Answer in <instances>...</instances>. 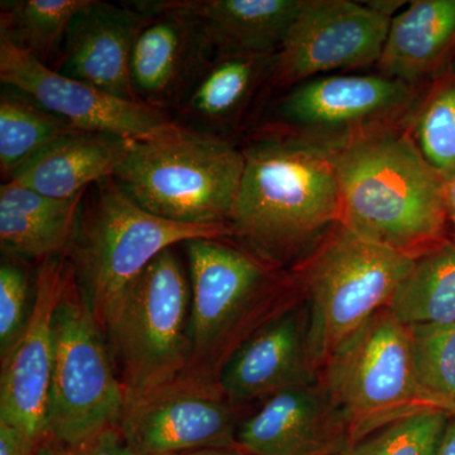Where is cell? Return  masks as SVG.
Instances as JSON below:
<instances>
[{
    "mask_svg": "<svg viewBox=\"0 0 455 455\" xmlns=\"http://www.w3.org/2000/svg\"><path fill=\"white\" fill-rule=\"evenodd\" d=\"M241 148L243 179L228 224L232 239L293 272L340 223L333 149L274 127Z\"/></svg>",
    "mask_w": 455,
    "mask_h": 455,
    "instance_id": "cell-1",
    "label": "cell"
},
{
    "mask_svg": "<svg viewBox=\"0 0 455 455\" xmlns=\"http://www.w3.org/2000/svg\"><path fill=\"white\" fill-rule=\"evenodd\" d=\"M333 156L340 224L414 259L445 241L447 182L406 131L391 128L359 137L334 148Z\"/></svg>",
    "mask_w": 455,
    "mask_h": 455,
    "instance_id": "cell-2",
    "label": "cell"
},
{
    "mask_svg": "<svg viewBox=\"0 0 455 455\" xmlns=\"http://www.w3.org/2000/svg\"><path fill=\"white\" fill-rule=\"evenodd\" d=\"M182 245L191 286L187 372L218 381L239 347L304 293L293 272L235 239H194Z\"/></svg>",
    "mask_w": 455,
    "mask_h": 455,
    "instance_id": "cell-3",
    "label": "cell"
},
{
    "mask_svg": "<svg viewBox=\"0 0 455 455\" xmlns=\"http://www.w3.org/2000/svg\"><path fill=\"white\" fill-rule=\"evenodd\" d=\"M227 236L232 238L229 227L188 226L149 214L108 178L84 196L65 256L107 334L125 295L158 254L194 239Z\"/></svg>",
    "mask_w": 455,
    "mask_h": 455,
    "instance_id": "cell-4",
    "label": "cell"
},
{
    "mask_svg": "<svg viewBox=\"0 0 455 455\" xmlns=\"http://www.w3.org/2000/svg\"><path fill=\"white\" fill-rule=\"evenodd\" d=\"M244 172L241 147L176 127L130 148L114 172L140 208L173 223L229 227Z\"/></svg>",
    "mask_w": 455,
    "mask_h": 455,
    "instance_id": "cell-5",
    "label": "cell"
},
{
    "mask_svg": "<svg viewBox=\"0 0 455 455\" xmlns=\"http://www.w3.org/2000/svg\"><path fill=\"white\" fill-rule=\"evenodd\" d=\"M414 260L339 223L293 271L309 309L310 352L319 372L350 335L388 307Z\"/></svg>",
    "mask_w": 455,
    "mask_h": 455,
    "instance_id": "cell-6",
    "label": "cell"
},
{
    "mask_svg": "<svg viewBox=\"0 0 455 455\" xmlns=\"http://www.w3.org/2000/svg\"><path fill=\"white\" fill-rule=\"evenodd\" d=\"M191 286L176 247L167 248L125 295L107 339L125 400L157 390L190 363Z\"/></svg>",
    "mask_w": 455,
    "mask_h": 455,
    "instance_id": "cell-7",
    "label": "cell"
},
{
    "mask_svg": "<svg viewBox=\"0 0 455 455\" xmlns=\"http://www.w3.org/2000/svg\"><path fill=\"white\" fill-rule=\"evenodd\" d=\"M124 405V387L107 335L70 263L55 315V353L44 440L77 442L119 425Z\"/></svg>",
    "mask_w": 455,
    "mask_h": 455,
    "instance_id": "cell-8",
    "label": "cell"
},
{
    "mask_svg": "<svg viewBox=\"0 0 455 455\" xmlns=\"http://www.w3.org/2000/svg\"><path fill=\"white\" fill-rule=\"evenodd\" d=\"M319 382L348 427L349 445L386 425L433 409L416 386L409 328L388 307L335 350Z\"/></svg>",
    "mask_w": 455,
    "mask_h": 455,
    "instance_id": "cell-9",
    "label": "cell"
},
{
    "mask_svg": "<svg viewBox=\"0 0 455 455\" xmlns=\"http://www.w3.org/2000/svg\"><path fill=\"white\" fill-rule=\"evenodd\" d=\"M416 86L385 75H331L290 89L269 127L334 149L391 130L418 103Z\"/></svg>",
    "mask_w": 455,
    "mask_h": 455,
    "instance_id": "cell-10",
    "label": "cell"
},
{
    "mask_svg": "<svg viewBox=\"0 0 455 455\" xmlns=\"http://www.w3.org/2000/svg\"><path fill=\"white\" fill-rule=\"evenodd\" d=\"M392 4L305 0L275 56L269 86L291 89L319 75L379 64Z\"/></svg>",
    "mask_w": 455,
    "mask_h": 455,
    "instance_id": "cell-11",
    "label": "cell"
},
{
    "mask_svg": "<svg viewBox=\"0 0 455 455\" xmlns=\"http://www.w3.org/2000/svg\"><path fill=\"white\" fill-rule=\"evenodd\" d=\"M239 410L217 379L182 373L143 396L125 400L119 427L140 455L236 448Z\"/></svg>",
    "mask_w": 455,
    "mask_h": 455,
    "instance_id": "cell-12",
    "label": "cell"
},
{
    "mask_svg": "<svg viewBox=\"0 0 455 455\" xmlns=\"http://www.w3.org/2000/svg\"><path fill=\"white\" fill-rule=\"evenodd\" d=\"M0 82L31 95L75 130L122 139H154L178 127L170 114L113 97L89 84L57 73L28 51L0 36Z\"/></svg>",
    "mask_w": 455,
    "mask_h": 455,
    "instance_id": "cell-13",
    "label": "cell"
},
{
    "mask_svg": "<svg viewBox=\"0 0 455 455\" xmlns=\"http://www.w3.org/2000/svg\"><path fill=\"white\" fill-rule=\"evenodd\" d=\"M68 266L65 254L38 263L28 324L13 348L0 358V420L17 427L36 447L46 438L55 315Z\"/></svg>",
    "mask_w": 455,
    "mask_h": 455,
    "instance_id": "cell-14",
    "label": "cell"
},
{
    "mask_svg": "<svg viewBox=\"0 0 455 455\" xmlns=\"http://www.w3.org/2000/svg\"><path fill=\"white\" fill-rule=\"evenodd\" d=\"M317 381L319 368L310 352L305 298L244 341L218 379L224 396L239 411L277 392Z\"/></svg>",
    "mask_w": 455,
    "mask_h": 455,
    "instance_id": "cell-15",
    "label": "cell"
},
{
    "mask_svg": "<svg viewBox=\"0 0 455 455\" xmlns=\"http://www.w3.org/2000/svg\"><path fill=\"white\" fill-rule=\"evenodd\" d=\"M140 12L145 17L131 57L134 94L147 107L176 112L217 52L187 14L170 9Z\"/></svg>",
    "mask_w": 455,
    "mask_h": 455,
    "instance_id": "cell-16",
    "label": "cell"
},
{
    "mask_svg": "<svg viewBox=\"0 0 455 455\" xmlns=\"http://www.w3.org/2000/svg\"><path fill=\"white\" fill-rule=\"evenodd\" d=\"M236 444L250 455H340L349 447V434L317 381L262 401L239 423Z\"/></svg>",
    "mask_w": 455,
    "mask_h": 455,
    "instance_id": "cell-17",
    "label": "cell"
},
{
    "mask_svg": "<svg viewBox=\"0 0 455 455\" xmlns=\"http://www.w3.org/2000/svg\"><path fill=\"white\" fill-rule=\"evenodd\" d=\"M143 13L127 2L88 0L73 18L53 64L57 73L140 103L131 76L134 38Z\"/></svg>",
    "mask_w": 455,
    "mask_h": 455,
    "instance_id": "cell-18",
    "label": "cell"
},
{
    "mask_svg": "<svg viewBox=\"0 0 455 455\" xmlns=\"http://www.w3.org/2000/svg\"><path fill=\"white\" fill-rule=\"evenodd\" d=\"M132 7L170 9L193 18L215 52L277 53L305 0H137Z\"/></svg>",
    "mask_w": 455,
    "mask_h": 455,
    "instance_id": "cell-19",
    "label": "cell"
},
{
    "mask_svg": "<svg viewBox=\"0 0 455 455\" xmlns=\"http://www.w3.org/2000/svg\"><path fill=\"white\" fill-rule=\"evenodd\" d=\"M275 56L217 52L175 112L185 130L227 139L242 121L257 92L269 85Z\"/></svg>",
    "mask_w": 455,
    "mask_h": 455,
    "instance_id": "cell-20",
    "label": "cell"
},
{
    "mask_svg": "<svg viewBox=\"0 0 455 455\" xmlns=\"http://www.w3.org/2000/svg\"><path fill=\"white\" fill-rule=\"evenodd\" d=\"M130 142L114 134L74 130L33 156L9 181L53 199H73L113 178Z\"/></svg>",
    "mask_w": 455,
    "mask_h": 455,
    "instance_id": "cell-21",
    "label": "cell"
},
{
    "mask_svg": "<svg viewBox=\"0 0 455 455\" xmlns=\"http://www.w3.org/2000/svg\"><path fill=\"white\" fill-rule=\"evenodd\" d=\"M86 193L53 199L14 181L0 187V245L5 256L38 263L68 252Z\"/></svg>",
    "mask_w": 455,
    "mask_h": 455,
    "instance_id": "cell-22",
    "label": "cell"
},
{
    "mask_svg": "<svg viewBox=\"0 0 455 455\" xmlns=\"http://www.w3.org/2000/svg\"><path fill=\"white\" fill-rule=\"evenodd\" d=\"M455 44V0H418L392 17L379 74L416 86L439 70Z\"/></svg>",
    "mask_w": 455,
    "mask_h": 455,
    "instance_id": "cell-23",
    "label": "cell"
},
{
    "mask_svg": "<svg viewBox=\"0 0 455 455\" xmlns=\"http://www.w3.org/2000/svg\"><path fill=\"white\" fill-rule=\"evenodd\" d=\"M387 307L406 326L454 324L455 242H442L416 257Z\"/></svg>",
    "mask_w": 455,
    "mask_h": 455,
    "instance_id": "cell-24",
    "label": "cell"
},
{
    "mask_svg": "<svg viewBox=\"0 0 455 455\" xmlns=\"http://www.w3.org/2000/svg\"><path fill=\"white\" fill-rule=\"evenodd\" d=\"M65 119L11 85L0 89V171L9 181L23 164L62 134L74 131Z\"/></svg>",
    "mask_w": 455,
    "mask_h": 455,
    "instance_id": "cell-25",
    "label": "cell"
},
{
    "mask_svg": "<svg viewBox=\"0 0 455 455\" xmlns=\"http://www.w3.org/2000/svg\"><path fill=\"white\" fill-rule=\"evenodd\" d=\"M86 3L88 0H3L0 36L51 66L71 20Z\"/></svg>",
    "mask_w": 455,
    "mask_h": 455,
    "instance_id": "cell-26",
    "label": "cell"
},
{
    "mask_svg": "<svg viewBox=\"0 0 455 455\" xmlns=\"http://www.w3.org/2000/svg\"><path fill=\"white\" fill-rule=\"evenodd\" d=\"M407 134L445 182L455 178V70L440 75L407 116Z\"/></svg>",
    "mask_w": 455,
    "mask_h": 455,
    "instance_id": "cell-27",
    "label": "cell"
},
{
    "mask_svg": "<svg viewBox=\"0 0 455 455\" xmlns=\"http://www.w3.org/2000/svg\"><path fill=\"white\" fill-rule=\"evenodd\" d=\"M407 328L421 397L433 409L455 415V323Z\"/></svg>",
    "mask_w": 455,
    "mask_h": 455,
    "instance_id": "cell-28",
    "label": "cell"
},
{
    "mask_svg": "<svg viewBox=\"0 0 455 455\" xmlns=\"http://www.w3.org/2000/svg\"><path fill=\"white\" fill-rule=\"evenodd\" d=\"M448 412L425 409L373 431L340 455H436Z\"/></svg>",
    "mask_w": 455,
    "mask_h": 455,
    "instance_id": "cell-29",
    "label": "cell"
},
{
    "mask_svg": "<svg viewBox=\"0 0 455 455\" xmlns=\"http://www.w3.org/2000/svg\"><path fill=\"white\" fill-rule=\"evenodd\" d=\"M33 292L25 260L3 257L0 265V358L20 339L32 313Z\"/></svg>",
    "mask_w": 455,
    "mask_h": 455,
    "instance_id": "cell-30",
    "label": "cell"
},
{
    "mask_svg": "<svg viewBox=\"0 0 455 455\" xmlns=\"http://www.w3.org/2000/svg\"><path fill=\"white\" fill-rule=\"evenodd\" d=\"M36 455H140L125 438L119 425L71 443L44 440Z\"/></svg>",
    "mask_w": 455,
    "mask_h": 455,
    "instance_id": "cell-31",
    "label": "cell"
},
{
    "mask_svg": "<svg viewBox=\"0 0 455 455\" xmlns=\"http://www.w3.org/2000/svg\"><path fill=\"white\" fill-rule=\"evenodd\" d=\"M37 447L17 427L0 420V455H36Z\"/></svg>",
    "mask_w": 455,
    "mask_h": 455,
    "instance_id": "cell-32",
    "label": "cell"
},
{
    "mask_svg": "<svg viewBox=\"0 0 455 455\" xmlns=\"http://www.w3.org/2000/svg\"><path fill=\"white\" fill-rule=\"evenodd\" d=\"M436 455H455V415L449 416Z\"/></svg>",
    "mask_w": 455,
    "mask_h": 455,
    "instance_id": "cell-33",
    "label": "cell"
},
{
    "mask_svg": "<svg viewBox=\"0 0 455 455\" xmlns=\"http://www.w3.org/2000/svg\"><path fill=\"white\" fill-rule=\"evenodd\" d=\"M173 455H250L242 451L241 448H209L200 449V451H187V453H180Z\"/></svg>",
    "mask_w": 455,
    "mask_h": 455,
    "instance_id": "cell-34",
    "label": "cell"
},
{
    "mask_svg": "<svg viewBox=\"0 0 455 455\" xmlns=\"http://www.w3.org/2000/svg\"><path fill=\"white\" fill-rule=\"evenodd\" d=\"M447 200L449 221L453 224L455 230V178L447 184Z\"/></svg>",
    "mask_w": 455,
    "mask_h": 455,
    "instance_id": "cell-35",
    "label": "cell"
}]
</instances>
